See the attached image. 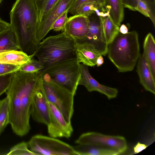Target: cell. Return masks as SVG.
<instances>
[{
	"label": "cell",
	"instance_id": "6da1fadb",
	"mask_svg": "<svg viewBox=\"0 0 155 155\" xmlns=\"http://www.w3.org/2000/svg\"><path fill=\"white\" fill-rule=\"evenodd\" d=\"M41 72L13 73L6 92L9 100V124L17 135L22 137L31 129L29 119L32 97L40 89Z\"/></svg>",
	"mask_w": 155,
	"mask_h": 155
},
{
	"label": "cell",
	"instance_id": "7a4b0ae2",
	"mask_svg": "<svg viewBox=\"0 0 155 155\" xmlns=\"http://www.w3.org/2000/svg\"><path fill=\"white\" fill-rule=\"evenodd\" d=\"M10 17L9 25L15 34L19 50L32 54L39 44L36 36L39 23L36 0H16Z\"/></svg>",
	"mask_w": 155,
	"mask_h": 155
},
{
	"label": "cell",
	"instance_id": "3957f363",
	"mask_svg": "<svg viewBox=\"0 0 155 155\" xmlns=\"http://www.w3.org/2000/svg\"><path fill=\"white\" fill-rule=\"evenodd\" d=\"M107 54L118 72L133 71L140 56L137 32L133 31L123 34L119 32L108 45Z\"/></svg>",
	"mask_w": 155,
	"mask_h": 155
},
{
	"label": "cell",
	"instance_id": "277c9868",
	"mask_svg": "<svg viewBox=\"0 0 155 155\" xmlns=\"http://www.w3.org/2000/svg\"><path fill=\"white\" fill-rule=\"evenodd\" d=\"M75 43L73 38L63 31L43 39L33 54L45 68L75 57Z\"/></svg>",
	"mask_w": 155,
	"mask_h": 155
},
{
	"label": "cell",
	"instance_id": "5b68a950",
	"mask_svg": "<svg viewBox=\"0 0 155 155\" xmlns=\"http://www.w3.org/2000/svg\"><path fill=\"white\" fill-rule=\"evenodd\" d=\"M80 64L73 57L46 68L41 72L47 74L56 84L74 95L81 76Z\"/></svg>",
	"mask_w": 155,
	"mask_h": 155
},
{
	"label": "cell",
	"instance_id": "8992f818",
	"mask_svg": "<svg viewBox=\"0 0 155 155\" xmlns=\"http://www.w3.org/2000/svg\"><path fill=\"white\" fill-rule=\"evenodd\" d=\"M40 89L46 100L58 109L67 122L71 123L74 95L56 84L47 74L41 72Z\"/></svg>",
	"mask_w": 155,
	"mask_h": 155
},
{
	"label": "cell",
	"instance_id": "52a82bcc",
	"mask_svg": "<svg viewBox=\"0 0 155 155\" xmlns=\"http://www.w3.org/2000/svg\"><path fill=\"white\" fill-rule=\"evenodd\" d=\"M27 143L30 150L38 155H78L73 147L50 136L36 135Z\"/></svg>",
	"mask_w": 155,
	"mask_h": 155
},
{
	"label": "cell",
	"instance_id": "ba28073f",
	"mask_svg": "<svg viewBox=\"0 0 155 155\" xmlns=\"http://www.w3.org/2000/svg\"><path fill=\"white\" fill-rule=\"evenodd\" d=\"M78 144H92L113 149L120 154L127 149L126 140L123 136L110 135L90 132L83 133L75 141Z\"/></svg>",
	"mask_w": 155,
	"mask_h": 155
},
{
	"label": "cell",
	"instance_id": "9c48e42d",
	"mask_svg": "<svg viewBox=\"0 0 155 155\" xmlns=\"http://www.w3.org/2000/svg\"><path fill=\"white\" fill-rule=\"evenodd\" d=\"M47 103L50 117L49 122L47 125L49 135L54 138H69L73 131L71 123L66 120L62 114L54 105L47 101Z\"/></svg>",
	"mask_w": 155,
	"mask_h": 155
},
{
	"label": "cell",
	"instance_id": "30bf717a",
	"mask_svg": "<svg viewBox=\"0 0 155 155\" xmlns=\"http://www.w3.org/2000/svg\"><path fill=\"white\" fill-rule=\"evenodd\" d=\"M75 0H59L39 22L36 32V39L39 43L51 31L54 21L66 11H69Z\"/></svg>",
	"mask_w": 155,
	"mask_h": 155
},
{
	"label": "cell",
	"instance_id": "8fae6325",
	"mask_svg": "<svg viewBox=\"0 0 155 155\" xmlns=\"http://www.w3.org/2000/svg\"><path fill=\"white\" fill-rule=\"evenodd\" d=\"M88 18L89 31L83 41L87 42L97 53L105 56L107 54L108 45L103 35L99 17L95 13Z\"/></svg>",
	"mask_w": 155,
	"mask_h": 155
},
{
	"label": "cell",
	"instance_id": "7c38bea8",
	"mask_svg": "<svg viewBox=\"0 0 155 155\" xmlns=\"http://www.w3.org/2000/svg\"><path fill=\"white\" fill-rule=\"evenodd\" d=\"M81 67V74L78 85L84 86L89 92L96 91L103 94L109 100L117 97L118 92L117 88L100 84L91 75L88 66L82 64Z\"/></svg>",
	"mask_w": 155,
	"mask_h": 155
},
{
	"label": "cell",
	"instance_id": "4fadbf2b",
	"mask_svg": "<svg viewBox=\"0 0 155 155\" xmlns=\"http://www.w3.org/2000/svg\"><path fill=\"white\" fill-rule=\"evenodd\" d=\"M89 27L88 17L75 15L68 18L64 31L76 41H80L85 39Z\"/></svg>",
	"mask_w": 155,
	"mask_h": 155
},
{
	"label": "cell",
	"instance_id": "5bb4252c",
	"mask_svg": "<svg viewBox=\"0 0 155 155\" xmlns=\"http://www.w3.org/2000/svg\"><path fill=\"white\" fill-rule=\"evenodd\" d=\"M30 114L37 122L45 124L49 122V113L47 101L40 89L34 95L30 108Z\"/></svg>",
	"mask_w": 155,
	"mask_h": 155
},
{
	"label": "cell",
	"instance_id": "9a60e30c",
	"mask_svg": "<svg viewBox=\"0 0 155 155\" xmlns=\"http://www.w3.org/2000/svg\"><path fill=\"white\" fill-rule=\"evenodd\" d=\"M99 55L86 41H76L75 57L80 63L94 67L96 65V60Z\"/></svg>",
	"mask_w": 155,
	"mask_h": 155
},
{
	"label": "cell",
	"instance_id": "2e32d148",
	"mask_svg": "<svg viewBox=\"0 0 155 155\" xmlns=\"http://www.w3.org/2000/svg\"><path fill=\"white\" fill-rule=\"evenodd\" d=\"M137 62V71L140 84L146 91L155 94V79L143 54L140 56Z\"/></svg>",
	"mask_w": 155,
	"mask_h": 155
},
{
	"label": "cell",
	"instance_id": "e0dca14e",
	"mask_svg": "<svg viewBox=\"0 0 155 155\" xmlns=\"http://www.w3.org/2000/svg\"><path fill=\"white\" fill-rule=\"evenodd\" d=\"M33 54L28 55L20 50L0 51V63L21 65L33 58Z\"/></svg>",
	"mask_w": 155,
	"mask_h": 155
},
{
	"label": "cell",
	"instance_id": "ac0fdd59",
	"mask_svg": "<svg viewBox=\"0 0 155 155\" xmlns=\"http://www.w3.org/2000/svg\"><path fill=\"white\" fill-rule=\"evenodd\" d=\"M19 50L15 34L10 25L0 31V51Z\"/></svg>",
	"mask_w": 155,
	"mask_h": 155
},
{
	"label": "cell",
	"instance_id": "d6986e66",
	"mask_svg": "<svg viewBox=\"0 0 155 155\" xmlns=\"http://www.w3.org/2000/svg\"><path fill=\"white\" fill-rule=\"evenodd\" d=\"M143 49V54L155 79V41L153 35L150 33H148L145 37Z\"/></svg>",
	"mask_w": 155,
	"mask_h": 155
},
{
	"label": "cell",
	"instance_id": "ffe728a7",
	"mask_svg": "<svg viewBox=\"0 0 155 155\" xmlns=\"http://www.w3.org/2000/svg\"><path fill=\"white\" fill-rule=\"evenodd\" d=\"M73 148L78 155H117L119 153L112 149L92 144H78Z\"/></svg>",
	"mask_w": 155,
	"mask_h": 155
},
{
	"label": "cell",
	"instance_id": "44dd1931",
	"mask_svg": "<svg viewBox=\"0 0 155 155\" xmlns=\"http://www.w3.org/2000/svg\"><path fill=\"white\" fill-rule=\"evenodd\" d=\"M99 18L103 35L108 45L119 32V27L114 23L110 15Z\"/></svg>",
	"mask_w": 155,
	"mask_h": 155
},
{
	"label": "cell",
	"instance_id": "7402d4cb",
	"mask_svg": "<svg viewBox=\"0 0 155 155\" xmlns=\"http://www.w3.org/2000/svg\"><path fill=\"white\" fill-rule=\"evenodd\" d=\"M107 9L114 23L121 25L124 18V7L122 0H106Z\"/></svg>",
	"mask_w": 155,
	"mask_h": 155
},
{
	"label": "cell",
	"instance_id": "603a6c76",
	"mask_svg": "<svg viewBox=\"0 0 155 155\" xmlns=\"http://www.w3.org/2000/svg\"><path fill=\"white\" fill-rule=\"evenodd\" d=\"M9 100L7 96L0 99V135L9 124Z\"/></svg>",
	"mask_w": 155,
	"mask_h": 155
},
{
	"label": "cell",
	"instance_id": "cb8c5ba5",
	"mask_svg": "<svg viewBox=\"0 0 155 155\" xmlns=\"http://www.w3.org/2000/svg\"><path fill=\"white\" fill-rule=\"evenodd\" d=\"M124 7L130 10L136 11L139 6L145 5L155 14V0H122Z\"/></svg>",
	"mask_w": 155,
	"mask_h": 155
},
{
	"label": "cell",
	"instance_id": "d4e9b609",
	"mask_svg": "<svg viewBox=\"0 0 155 155\" xmlns=\"http://www.w3.org/2000/svg\"><path fill=\"white\" fill-rule=\"evenodd\" d=\"M45 68L38 60L32 58L20 65L18 71L25 73H36L41 72Z\"/></svg>",
	"mask_w": 155,
	"mask_h": 155
},
{
	"label": "cell",
	"instance_id": "484cf974",
	"mask_svg": "<svg viewBox=\"0 0 155 155\" xmlns=\"http://www.w3.org/2000/svg\"><path fill=\"white\" fill-rule=\"evenodd\" d=\"M58 0H36L39 12V22Z\"/></svg>",
	"mask_w": 155,
	"mask_h": 155
},
{
	"label": "cell",
	"instance_id": "4316f807",
	"mask_svg": "<svg viewBox=\"0 0 155 155\" xmlns=\"http://www.w3.org/2000/svg\"><path fill=\"white\" fill-rule=\"evenodd\" d=\"M28 143L22 142L15 145L6 154L8 155H36L37 154L28 149Z\"/></svg>",
	"mask_w": 155,
	"mask_h": 155
},
{
	"label": "cell",
	"instance_id": "83f0119b",
	"mask_svg": "<svg viewBox=\"0 0 155 155\" xmlns=\"http://www.w3.org/2000/svg\"><path fill=\"white\" fill-rule=\"evenodd\" d=\"M88 2L97 3L108 10L107 8L106 0H75L69 10L68 12L72 15H74L77 10L81 6L85 3Z\"/></svg>",
	"mask_w": 155,
	"mask_h": 155
},
{
	"label": "cell",
	"instance_id": "f1b7e54d",
	"mask_svg": "<svg viewBox=\"0 0 155 155\" xmlns=\"http://www.w3.org/2000/svg\"><path fill=\"white\" fill-rule=\"evenodd\" d=\"M68 11H66L57 18L52 25L51 30L56 31H64L65 24L68 20Z\"/></svg>",
	"mask_w": 155,
	"mask_h": 155
},
{
	"label": "cell",
	"instance_id": "f546056e",
	"mask_svg": "<svg viewBox=\"0 0 155 155\" xmlns=\"http://www.w3.org/2000/svg\"><path fill=\"white\" fill-rule=\"evenodd\" d=\"M13 73L0 76V96L6 92L8 88Z\"/></svg>",
	"mask_w": 155,
	"mask_h": 155
},
{
	"label": "cell",
	"instance_id": "4dcf8cb0",
	"mask_svg": "<svg viewBox=\"0 0 155 155\" xmlns=\"http://www.w3.org/2000/svg\"><path fill=\"white\" fill-rule=\"evenodd\" d=\"M20 66L12 64L0 63V76L13 73L18 71Z\"/></svg>",
	"mask_w": 155,
	"mask_h": 155
},
{
	"label": "cell",
	"instance_id": "1f68e13d",
	"mask_svg": "<svg viewBox=\"0 0 155 155\" xmlns=\"http://www.w3.org/2000/svg\"><path fill=\"white\" fill-rule=\"evenodd\" d=\"M147 146V145L138 142L133 148L134 153V154L138 153L146 149Z\"/></svg>",
	"mask_w": 155,
	"mask_h": 155
},
{
	"label": "cell",
	"instance_id": "d6a6232c",
	"mask_svg": "<svg viewBox=\"0 0 155 155\" xmlns=\"http://www.w3.org/2000/svg\"><path fill=\"white\" fill-rule=\"evenodd\" d=\"M119 32L123 34H127L129 32L128 29L126 25L122 24L119 27Z\"/></svg>",
	"mask_w": 155,
	"mask_h": 155
},
{
	"label": "cell",
	"instance_id": "836d02e7",
	"mask_svg": "<svg viewBox=\"0 0 155 155\" xmlns=\"http://www.w3.org/2000/svg\"><path fill=\"white\" fill-rule=\"evenodd\" d=\"M104 62L103 56L100 55L97 57L96 61V65L98 67L101 65Z\"/></svg>",
	"mask_w": 155,
	"mask_h": 155
},
{
	"label": "cell",
	"instance_id": "e575fe53",
	"mask_svg": "<svg viewBox=\"0 0 155 155\" xmlns=\"http://www.w3.org/2000/svg\"><path fill=\"white\" fill-rule=\"evenodd\" d=\"M9 25V23L2 20L0 18V31Z\"/></svg>",
	"mask_w": 155,
	"mask_h": 155
},
{
	"label": "cell",
	"instance_id": "d590c367",
	"mask_svg": "<svg viewBox=\"0 0 155 155\" xmlns=\"http://www.w3.org/2000/svg\"><path fill=\"white\" fill-rule=\"evenodd\" d=\"M2 0H0V4L1 3Z\"/></svg>",
	"mask_w": 155,
	"mask_h": 155
},
{
	"label": "cell",
	"instance_id": "8d00e7d4",
	"mask_svg": "<svg viewBox=\"0 0 155 155\" xmlns=\"http://www.w3.org/2000/svg\"><path fill=\"white\" fill-rule=\"evenodd\" d=\"M143 6H145V5H143ZM145 6H146V5H145ZM147 7H148V6H147ZM148 8H149V7H148Z\"/></svg>",
	"mask_w": 155,
	"mask_h": 155
}]
</instances>
